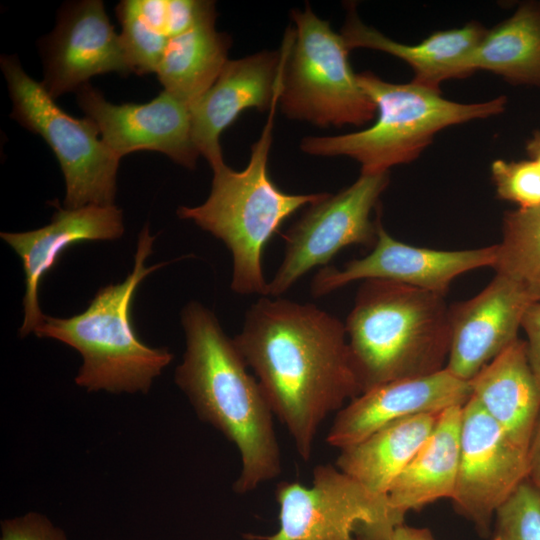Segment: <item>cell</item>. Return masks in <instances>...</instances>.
<instances>
[{
    "mask_svg": "<svg viewBox=\"0 0 540 540\" xmlns=\"http://www.w3.org/2000/svg\"><path fill=\"white\" fill-rule=\"evenodd\" d=\"M234 342L299 456L310 460L324 419L361 394L345 324L314 304L261 297Z\"/></svg>",
    "mask_w": 540,
    "mask_h": 540,
    "instance_id": "1",
    "label": "cell"
},
{
    "mask_svg": "<svg viewBox=\"0 0 540 540\" xmlns=\"http://www.w3.org/2000/svg\"><path fill=\"white\" fill-rule=\"evenodd\" d=\"M42 54L41 84L53 99L76 92L97 75L133 73L120 34L100 0L65 5L54 30L43 39Z\"/></svg>",
    "mask_w": 540,
    "mask_h": 540,
    "instance_id": "14",
    "label": "cell"
},
{
    "mask_svg": "<svg viewBox=\"0 0 540 540\" xmlns=\"http://www.w3.org/2000/svg\"><path fill=\"white\" fill-rule=\"evenodd\" d=\"M493 268L540 302V205L508 211Z\"/></svg>",
    "mask_w": 540,
    "mask_h": 540,
    "instance_id": "25",
    "label": "cell"
},
{
    "mask_svg": "<svg viewBox=\"0 0 540 540\" xmlns=\"http://www.w3.org/2000/svg\"><path fill=\"white\" fill-rule=\"evenodd\" d=\"M497 246L467 250H437L412 246L394 239L378 222L377 240L365 257L342 269L325 267L314 277L311 293L321 297L357 280H388L445 296L461 274L492 267Z\"/></svg>",
    "mask_w": 540,
    "mask_h": 540,
    "instance_id": "13",
    "label": "cell"
},
{
    "mask_svg": "<svg viewBox=\"0 0 540 540\" xmlns=\"http://www.w3.org/2000/svg\"><path fill=\"white\" fill-rule=\"evenodd\" d=\"M279 104L291 119L320 127L362 125L377 113L350 66L341 34L307 5L291 12Z\"/></svg>",
    "mask_w": 540,
    "mask_h": 540,
    "instance_id": "7",
    "label": "cell"
},
{
    "mask_svg": "<svg viewBox=\"0 0 540 540\" xmlns=\"http://www.w3.org/2000/svg\"><path fill=\"white\" fill-rule=\"evenodd\" d=\"M55 206L57 210L48 225L27 232L0 234L20 257L25 274L24 319L19 329L22 337L34 332L43 321L39 285L66 249L85 241L116 240L125 230L123 213L115 204L75 209Z\"/></svg>",
    "mask_w": 540,
    "mask_h": 540,
    "instance_id": "18",
    "label": "cell"
},
{
    "mask_svg": "<svg viewBox=\"0 0 540 540\" xmlns=\"http://www.w3.org/2000/svg\"><path fill=\"white\" fill-rule=\"evenodd\" d=\"M0 540H67V536L45 515L28 512L2 520Z\"/></svg>",
    "mask_w": 540,
    "mask_h": 540,
    "instance_id": "29",
    "label": "cell"
},
{
    "mask_svg": "<svg viewBox=\"0 0 540 540\" xmlns=\"http://www.w3.org/2000/svg\"><path fill=\"white\" fill-rule=\"evenodd\" d=\"M286 56L262 51L228 60L214 84L190 107L194 144L212 170L225 164L220 144L222 132L243 110H269L277 92Z\"/></svg>",
    "mask_w": 540,
    "mask_h": 540,
    "instance_id": "16",
    "label": "cell"
},
{
    "mask_svg": "<svg viewBox=\"0 0 540 540\" xmlns=\"http://www.w3.org/2000/svg\"><path fill=\"white\" fill-rule=\"evenodd\" d=\"M493 540H540V494L526 479L497 509Z\"/></svg>",
    "mask_w": 540,
    "mask_h": 540,
    "instance_id": "27",
    "label": "cell"
},
{
    "mask_svg": "<svg viewBox=\"0 0 540 540\" xmlns=\"http://www.w3.org/2000/svg\"><path fill=\"white\" fill-rule=\"evenodd\" d=\"M527 480L540 494V411L531 435L528 451Z\"/></svg>",
    "mask_w": 540,
    "mask_h": 540,
    "instance_id": "31",
    "label": "cell"
},
{
    "mask_svg": "<svg viewBox=\"0 0 540 540\" xmlns=\"http://www.w3.org/2000/svg\"><path fill=\"white\" fill-rule=\"evenodd\" d=\"M521 328L526 335V349L531 368L540 381V302L527 309Z\"/></svg>",
    "mask_w": 540,
    "mask_h": 540,
    "instance_id": "30",
    "label": "cell"
},
{
    "mask_svg": "<svg viewBox=\"0 0 540 540\" xmlns=\"http://www.w3.org/2000/svg\"><path fill=\"white\" fill-rule=\"evenodd\" d=\"M486 31L479 23L470 22L460 28L437 31L418 44H404L365 25L352 7L341 35L350 50L369 48L393 55L413 69V82L440 90L443 81L468 75L467 60Z\"/></svg>",
    "mask_w": 540,
    "mask_h": 540,
    "instance_id": "20",
    "label": "cell"
},
{
    "mask_svg": "<svg viewBox=\"0 0 540 540\" xmlns=\"http://www.w3.org/2000/svg\"><path fill=\"white\" fill-rule=\"evenodd\" d=\"M388 183V172L361 173L349 187L311 204L283 234L284 258L268 283L267 295L285 293L309 270L328 264L347 246H374L378 223L370 216Z\"/></svg>",
    "mask_w": 540,
    "mask_h": 540,
    "instance_id": "10",
    "label": "cell"
},
{
    "mask_svg": "<svg viewBox=\"0 0 540 540\" xmlns=\"http://www.w3.org/2000/svg\"><path fill=\"white\" fill-rule=\"evenodd\" d=\"M439 414L389 423L365 439L340 449L336 467L368 489L387 492L432 433Z\"/></svg>",
    "mask_w": 540,
    "mask_h": 540,
    "instance_id": "22",
    "label": "cell"
},
{
    "mask_svg": "<svg viewBox=\"0 0 540 540\" xmlns=\"http://www.w3.org/2000/svg\"><path fill=\"white\" fill-rule=\"evenodd\" d=\"M491 174L499 198L522 209L540 205V168L535 161L495 160Z\"/></svg>",
    "mask_w": 540,
    "mask_h": 540,
    "instance_id": "28",
    "label": "cell"
},
{
    "mask_svg": "<svg viewBox=\"0 0 540 540\" xmlns=\"http://www.w3.org/2000/svg\"><path fill=\"white\" fill-rule=\"evenodd\" d=\"M359 84L376 105L375 123L358 132L306 137L302 151L316 156H348L361 173L388 172L390 167L416 159L442 129L502 113L504 96L480 103H458L440 90L415 82L396 84L370 72L357 74Z\"/></svg>",
    "mask_w": 540,
    "mask_h": 540,
    "instance_id": "6",
    "label": "cell"
},
{
    "mask_svg": "<svg viewBox=\"0 0 540 540\" xmlns=\"http://www.w3.org/2000/svg\"><path fill=\"white\" fill-rule=\"evenodd\" d=\"M282 77L260 138L253 144L250 160L242 171L226 164L213 169L210 194L195 207L180 206L179 218L191 220L223 241L233 257L231 289L241 295H267L262 256L281 224L295 211L311 205L327 193L289 194L278 188L268 174L273 120L279 104Z\"/></svg>",
    "mask_w": 540,
    "mask_h": 540,
    "instance_id": "5",
    "label": "cell"
},
{
    "mask_svg": "<svg viewBox=\"0 0 540 540\" xmlns=\"http://www.w3.org/2000/svg\"><path fill=\"white\" fill-rule=\"evenodd\" d=\"M0 65L12 100L11 117L41 136L59 162L66 186L64 207L114 205L120 159L99 137L96 125L66 113L16 56L2 55Z\"/></svg>",
    "mask_w": 540,
    "mask_h": 540,
    "instance_id": "8",
    "label": "cell"
},
{
    "mask_svg": "<svg viewBox=\"0 0 540 540\" xmlns=\"http://www.w3.org/2000/svg\"><path fill=\"white\" fill-rule=\"evenodd\" d=\"M526 152L529 159L535 161L540 168V130L533 132L526 142Z\"/></svg>",
    "mask_w": 540,
    "mask_h": 540,
    "instance_id": "33",
    "label": "cell"
},
{
    "mask_svg": "<svg viewBox=\"0 0 540 540\" xmlns=\"http://www.w3.org/2000/svg\"><path fill=\"white\" fill-rule=\"evenodd\" d=\"M116 14L133 73H155L170 39L167 0H124L116 7Z\"/></svg>",
    "mask_w": 540,
    "mask_h": 540,
    "instance_id": "26",
    "label": "cell"
},
{
    "mask_svg": "<svg viewBox=\"0 0 540 540\" xmlns=\"http://www.w3.org/2000/svg\"><path fill=\"white\" fill-rule=\"evenodd\" d=\"M389 540H436L427 528H418L404 525L396 526Z\"/></svg>",
    "mask_w": 540,
    "mask_h": 540,
    "instance_id": "32",
    "label": "cell"
},
{
    "mask_svg": "<svg viewBox=\"0 0 540 540\" xmlns=\"http://www.w3.org/2000/svg\"><path fill=\"white\" fill-rule=\"evenodd\" d=\"M186 348L175 382L199 419L233 443L241 471L233 489L253 491L281 473V453L273 412L234 339L212 311L197 301L181 311Z\"/></svg>",
    "mask_w": 540,
    "mask_h": 540,
    "instance_id": "2",
    "label": "cell"
},
{
    "mask_svg": "<svg viewBox=\"0 0 540 540\" xmlns=\"http://www.w3.org/2000/svg\"><path fill=\"white\" fill-rule=\"evenodd\" d=\"M495 73L516 85L540 87V2L521 4L511 17L487 30L467 60L468 75Z\"/></svg>",
    "mask_w": 540,
    "mask_h": 540,
    "instance_id": "24",
    "label": "cell"
},
{
    "mask_svg": "<svg viewBox=\"0 0 540 540\" xmlns=\"http://www.w3.org/2000/svg\"><path fill=\"white\" fill-rule=\"evenodd\" d=\"M462 407L440 413L426 442L390 486L389 502L400 515L452 498L460 460Z\"/></svg>",
    "mask_w": 540,
    "mask_h": 540,
    "instance_id": "21",
    "label": "cell"
},
{
    "mask_svg": "<svg viewBox=\"0 0 540 540\" xmlns=\"http://www.w3.org/2000/svg\"><path fill=\"white\" fill-rule=\"evenodd\" d=\"M471 397L527 453L540 411V381L517 339L468 381Z\"/></svg>",
    "mask_w": 540,
    "mask_h": 540,
    "instance_id": "19",
    "label": "cell"
},
{
    "mask_svg": "<svg viewBox=\"0 0 540 540\" xmlns=\"http://www.w3.org/2000/svg\"><path fill=\"white\" fill-rule=\"evenodd\" d=\"M154 240L145 225L138 237L134 267L124 281L100 288L79 314L68 318L45 315L34 330L37 337L58 340L80 353L82 365L75 383L89 392L147 393L154 379L173 360L167 348L145 344L131 318L139 284L166 265L144 264L152 253Z\"/></svg>",
    "mask_w": 540,
    "mask_h": 540,
    "instance_id": "4",
    "label": "cell"
},
{
    "mask_svg": "<svg viewBox=\"0 0 540 540\" xmlns=\"http://www.w3.org/2000/svg\"><path fill=\"white\" fill-rule=\"evenodd\" d=\"M275 496L279 529L258 540H389L404 521L379 494L330 464L313 470L312 485L281 482Z\"/></svg>",
    "mask_w": 540,
    "mask_h": 540,
    "instance_id": "9",
    "label": "cell"
},
{
    "mask_svg": "<svg viewBox=\"0 0 540 540\" xmlns=\"http://www.w3.org/2000/svg\"><path fill=\"white\" fill-rule=\"evenodd\" d=\"M215 15L169 39L156 69L163 90L189 107L216 81L231 45L215 29Z\"/></svg>",
    "mask_w": 540,
    "mask_h": 540,
    "instance_id": "23",
    "label": "cell"
},
{
    "mask_svg": "<svg viewBox=\"0 0 540 540\" xmlns=\"http://www.w3.org/2000/svg\"><path fill=\"white\" fill-rule=\"evenodd\" d=\"M533 301L511 279L496 274L469 300L450 306V349L446 369L464 381L518 339Z\"/></svg>",
    "mask_w": 540,
    "mask_h": 540,
    "instance_id": "15",
    "label": "cell"
},
{
    "mask_svg": "<svg viewBox=\"0 0 540 540\" xmlns=\"http://www.w3.org/2000/svg\"><path fill=\"white\" fill-rule=\"evenodd\" d=\"M85 117L98 128L103 142L119 159L135 151H157L194 169L198 157L189 106L166 91L147 103L113 104L90 83L76 91Z\"/></svg>",
    "mask_w": 540,
    "mask_h": 540,
    "instance_id": "12",
    "label": "cell"
},
{
    "mask_svg": "<svg viewBox=\"0 0 540 540\" xmlns=\"http://www.w3.org/2000/svg\"><path fill=\"white\" fill-rule=\"evenodd\" d=\"M470 396L469 382L446 368L426 376L390 381L361 393L343 406L326 441L343 449L389 423L422 414H439L449 407L464 405Z\"/></svg>",
    "mask_w": 540,
    "mask_h": 540,
    "instance_id": "17",
    "label": "cell"
},
{
    "mask_svg": "<svg viewBox=\"0 0 540 540\" xmlns=\"http://www.w3.org/2000/svg\"><path fill=\"white\" fill-rule=\"evenodd\" d=\"M345 330L361 393L446 367L451 330L443 295L388 280H364Z\"/></svg>",
    "mask_w": 540,
    "mask_h": 540,
    "instance_id": "3",
    "label": "cell"
},
{
    "mask_svg": "<svg viewBox=\"0 0 540 540\" xmlns=\"http://www.w3.org/2000/svg\"><path fill=\"white\" fill-rule=\"evenodd\" d=\"M527 453L470 396L462 407L460 460L452 502L489 536L497 509L527 479Z\"/></svg>",
    "mask_w": 540,
    "mask_h": 540,
    "instance_id": "11",
    "label": "cell"
}]
</instances>
